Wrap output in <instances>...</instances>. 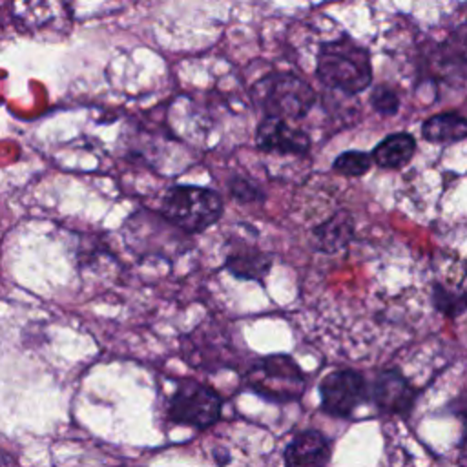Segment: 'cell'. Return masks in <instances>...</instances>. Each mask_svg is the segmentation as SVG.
<instances>
[{"mask_svg":"<svg viewBox=\"0 0 467 467\" xmlns=\"http://www.w3.org/2000/svg\"><path fill=\"white\" fill-rule=\"evenodd\" d=\"M124 241L137 255L177 257L192 248V234L181 230L162 213L139 212L122 228Z\"/></svg>","mask_w":467,"mask_h":467,"instance_id":"obj_2","label":"cell"},{"mask_svg":"<svg viewBox=\"0 0 467 467\" xmlns=\"http://www.w3.org/2000/svg\"><path fill=\"white\" fill-rule=\"evenodd\" d=\"M257 146L265 151L277 153H305L310 139L301 130H296L279 117H266L257 130Z\"/></svg>","mask_w":467,"mask_h":467,"instance_id":"obj_8","label":"cell"},{"mask_svg":"<svg viewBox=\"0 0 467 467\" xmlns=\"http://www.w3.org/2000/svg\"><path fill=\"white\" fill-rule=\"evenodd\" d=\"M462 462H463V465L467 467V440H465V443H463V449H462Z\"/></svg>","mask_w":467,"mask_h":467,"instance_id":"obj_19","label":"cell"},{"mask_svg":"<svg viewBox=\"0 0 467 467\" xmlns=\"http://www.w3.org/2000/svg\"><path fill=\"white\" fill-rule=\"evenodd\" d=\"M374 401L387 414H405L412 407L416 390L398 370H385L374 381Z\"/></svg>","mask_w":467,"mask_h":467,"instance_id":"obj_9","label":"cell"},{"mask_svg":"<svg viewBox=\"0 0 467 467\" xmlns=\"http://www.w3.org/2000/svg\"><path fill=\"white\" fill-rule=\"evenodd\" d=\"M421 135L431 142H456L467 137V119L456 111L429 117L421 126Z\"/></svg>","mask_w":467,"mask_h":467,"instance_id":"obj_13","label":"cell"},{"mask_svg":"<svg viewBox=\"0 0 467 467\" xmlns=\"http://www.w3.org/2000/svg\"><path fill=\"white\" fill-rule=\"evenodd\" d=\"M314 100L312 88L296 75L283 73L266 80L263 102L268 117L301 119L310 111Z\"/></svg>","mask_w":467,"mask_h":467,"instance_id":"obj_6","label":"cell"},{"mask_svg":"<svg viewBox=\"0 0 467 467\" xmlns=\"http://www.w3.org/2000/svg\"><path fill=\"white\" fill-rule=\"evenodd\" d=\"M232 193H234V197L239 199V201H255V199H261V197H263L261 192H259L255 186L248 184V182L243 181V179H237V181L232 182Z\"/></svg>","mask_w":467,"mask_h":467,"instance_id":"obj_17","label":"cell"},{"mask_svg":"<svg viewBox=\"0 0 467 467\" xmlns=\"http://www.w3.org/2000/svg\"><path fill=\"white\" fill-rule=\"evenodd\" d=\"M316 71L325 86L350 95L363 91L372 82L368 51L350 38L323 44L317 55Z\"/></svg>","mask_w":467,"mask_h":467,"instance_id":"obj_1","label":"cell"},{"mask_svg":"<svg viewBox=\"0 0 467 467\" xmlns=\"http://www.w3.org/2000/svg\"><path fill=\"white\" fill-rule=\"evenodd\" d=\"M328 458L330 443L314 429L296 434L283 454L285 467H327Z\"/></svg>","mask_w":467,"mask_h":467,"instance_id":"obj_10","label":"cell"},{"mask_svg":"<svg viewBox=\"0 0 467 467\" xmlns=\"http://www.w3.org/2000/svg\"><path fill=\"white\" fill-rule=\"evenodd\" d=\"M370 104L372 108L381 113V115H394L400 108V100H398V95L389 89L387 86H381V88H376L370 95Z\"/></svg>","mask_w":467,"mask_h":467,"instance_id":"obj_15","label":"cell"},{"mask_svg":"<svg viewBox=\"0 0 467 467\" xmlns=\"http://www.w3.org/2000/svg\"><path fill=\"white\" fill-rule=\"evenodd\" d=\"M0 467H16V462L11 454H7L5 451L0 449Z\"/></svg>","mask_w":467,"mask_h":467,"instance_id":"obj_18","label":"cell"},{"mask_svg":"<svg viewBox=\"0 0 467 467\" xmlns=\"http://www.w3.org/2000/svg\"><path fill=\"white\" fill-rule=\"evenodd\" d=\"M347 232V224H343V219L332 217L328 223H325L321 228H317V239L321 241L323 248H334L336 241H339V234Z\"/></svg>","mask_w":467,"mask_h":467,"instance_id":"obj_16","label":"cell"},{"mask_svg":"<svg viewBox=\"0 0 467 467\" xmlns=\"http://www.w3.org/2000/svg\"><path fill=\"white\" fill-rule=\"evenodd\" d=\"M319 394L325 412L347 418L365 400V379L354 370H336L321 379Z\"/></svg>","mask_w":467,"mask_h":467,"instance_id":"obj_7","label":"cell"},{"mask_svg":"<svg viewBox=\"0 0 467 467\" xmlns=\"http://www.w3.org/2000/svg\"><path fill=\"white\" fill-rule=\"evenodd\" d=\"M416 150V140L409 133H394L385 137L372 151V161L381 168L405 166Z\"/></svg>","mask_w":467,"mask_h":467,"instance_id":"obj_12","label":"cell"},{"mask_svg":"<svg viewBox=\"0 0 467 467\" xmlns=\"http://www.w3.org/2000/svg\"><path fill=\"white\" fill-rule=\"evenodd\" d=\"M223 409L221 396L195 379H181L168 401V416L171 421L206 429L213 425Z\"/></svg>","mask_w":467,"mask_h":467,"instance_id":"obj_5","label":"cell"},{"mask_svg":"<svg viewBox=\"0 0 467 467\" xmlns=\"http://www.w3.org/2000/svg\"><path fill=\"white\" fill-rule=\"evenodd\" d=\"M272 266L268 254L246 243H235L224 255V268L241 279L263 281Z\"/></svg>","mask_w":467,"mask_h":467,"instance_id":"obj_11","label":"cell"},{"mask_svg":"<svg viewBox=\"0 0 467 467\" xmlns=\"http://www.w3.org/2000/svg\"><path fill=\"white\" fill-rule=\"evenodd\" d=\"M246 385L259 396L274 401H290L301 396L305 378L297 363L283 354L266 356L248 368Z\"/></svg>","mask_w":467,"mask_h":467,"instance_id":"obj_4","label":"cell"},{"mask_svg":"<svg viewBox=\"0 0 467 467\" xmlns=\"http://www.w3.org/2000/svg\"><path fill=\"white\" fill-rule=\"evenodd\" d=\"M372 164V155L365 151H345L334 161V170L347 177H359L368 171Z\"/></svg>","mask_w":467,"mask_h":467,"instance_id":"obj_14","label":"cell"},{"mask_svg":"<svg viewBox=\"0 0 467 467\" xmlns=\"http://www.w3.org/2000/svg\"><path fill=\"white\" fill-rule=\"evenodd\" d=\"M161 213L188 234L204 232L223 215L219 193L197 186H175L162 199Z\"/></svg>","mask_w":467,"mask_h":467,"instance_id":"obj_3","label":"cell"}]
</instances>
